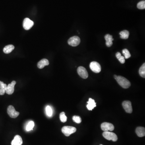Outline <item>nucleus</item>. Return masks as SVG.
Returning <instances> with one entry per match:
<instances>
[{
  "label": "nucleus",
  "mask_w": 145,
  "mask_h": 145,
  "mask_svg": "<svg viewBox=\"0 0 145 145\" xmlns=\"http://www.w3.org/2000/svg\"><path fill=\"white\" fill-rule=\"evenodd\" d=\"M114 78L117 81L119 84L123 88H128L131 86V84L130 81L123 77L115 75Z\"/></svg>",
  "instance_id": "nucleus-1"
},
{
  "label": "nucleus",
  "mask_w": 145,
  "mask_h": 145,
  "mask_svg": "<svg viewBox=\"0 0 145 145\" xmlns=\"http://www.w3.org/2000/svg\"><path fill=\"white\" fill-rule=\"evenodd\" d=\"M62 132L66 136H69L76 131V128L72 126H64L62 128Z\"/></svg>",
  "instance_id": "nucleus-2"
},
{
  "label": "nucleus",
  "mask_w": 145,
  "mask_h": 145,
  "mask_svg": "<svg viewBox=\"0 0 145 145\" xmlns=\"http://www.w3.org/2000/svg\"><path fill=\"white\" fill-rule=\"evenodd\" d=\"M103 136L108 140H112L113 142H116L118 137L116 134L109 131H104L103 134Z\"/></svg>",
  "instance_id": "nucleus-3"
},
{
  "label": "nucleus",
  "mask_w": 145,
  "mask_h": 145,
  "mask_svg": "<svg viewBox=\"0 0 145 145\" xmlns=\"http://www.w3.org/2000/svg\"><path fill=\"white\" fill-rule=\"evenodd\" d=\"M7 112L10 117L12 118H16L19 115V112L16 111L15 108L12 105H10L8 106Z\"/></svg>",
  "instance_id": "nucleus-4"
},
{
  "label": "nucleus",
  "mask_w": 145,
  "mask_h": 145,
  "mask_svg": "<svg viewBox=\"0 0 145 145\" xmlns=\"http://www.w3.org/2000/svg\"><path fill=\"white\" fill-rule=\"evenodd\" d=\"M81 40L80 38L77 36H74L69 39L68 41V44L72 46H76L79 45Z\"/></svg>",
  "instance_id": "nucleus-5"
},
{
  "label": "nucleus",
  "mask_w": 145,
  "mask_h": 145,
  "mask_svg": "<svg viewBox=\"0 0 145 145\" xmlns=\"http://www.w3.org/2000/svg\"><path fill=\"white\" fill-rule=\"evenodd\" d=\"M91 70L95 73H99L101 70V67L100 64L96 61L91 62L90 65Z\"/></svg>",
  "instance_id": "nucleus-6"
},
{
  "label": "nucleus",
  "mask_w": 145,
  "mask_h": 145,
  "mask_svg": "<svg viewBox=\"0 0 145 145\" xmlns=\"http://www.w3.org/2000/svg\"><path fill=\"white\" fill-rule=\"evenodd\" d=\"M101 129L104 131H112L115 129V127L112 124L109 122H103L101 125Z\"/></svg>",
  "instance_id": "nucleus-7"
},
{
  "label": "nucleus",
  "mask_w": 145,
  "mask_h": 145,
  "mask_svg": "<svg viewBox=\"0 0 145 145\" xmlns=\"http://www.w3.org/2000/svg\"><path fill=\"white\" fill-rule=\"evenodd\" d=\"M34 25V22L28 18H25L23 21V27L25 30H30Z\"/></svg>",
  "instance_id": "nucleus-8"
},
{
  "label": "nucleus",
  "mask_w": 145,
  "mask_h": 145,
  "mask_svg": "<svg viewBox=\"0 0 145 145\" xmlns=\"http://www.w3.org/2000/svg\"><path fill=\"white\" fill-rule=\"evenodd\" d=\"M77 73L78 75L83 79H87L88 77V74L87 72V70L84 67H79L77 70Z\"/></svg>",
  "instance_id": "nucleus-9"
},
{
  "label": "nucleus",
  "mask_w": 145,
  "mask_h": 145,
  "mask_svg": "<svg viewBox=\"0 0 145 145\" xmlns=\"http://www.w3.org/2000/svg\"><path fill=\"white\" fill-rule=\"evenodd\" d=\"M122 107L124 109L126 112L128 113H132L133 111L131 103L130 101H124L122 103Z\"/></svg>",
  "instance_id": "nucleus-10"
},
{
  "label": "nucleus",
  "mask_w": 145,
  "mask_h": 145,
  "mask_svg": "<svg viewBox=\"0 0 145 145\" xmlns=\"http://www.w3.org/2000/svg\"><path fill=\"white\" fill-rule=\"evenodd\" d=\"M16 83V82L13 81L11 83L9 84L5 89V92L9 95L12 94L14 92V87Z\"/></svg>",
  "instance_id": "nucleus-11"
},
{
  "label": "nucleus",
  "mask_w": 145,
  "mask_h": 145,
  "mask_svg": "<svg viewBox=\"0 0 145 145\" xmlns=\"http://www.w3.org/2000/svg\"><path fill=\"white\" fill-rule=\"evenodd\" d=\"M23 140L22 137L19 135H16L12 142V145H22Z\"/></svg>",
  "instance_id": "nucleus-12"
},
{
  "label": "nucleus",
  "mask_w": 145,
  "mask_h": 145,
  "mask_svg": "<svg viewBox=\"0 0 145 145\" xmlns=\"http://www.w3.org/2000/svg\"><path fill=\"white\" fill-rule=\"evenodd\" d=\"M105 40H106V46L109 47L112 46V41L114 40V39L112 38V36L110 35V34H106L104 36Z\"/></svg>",
  "instance_id": "nucleus-13"
},
{
  "label": "nucleus",
  "mask_w": 145,
  "mask_h": 145,
  "mask_svg": "<svg viewBox=\"0 0 145 145\" xmlns=\"http://www.w3.org/2000/svg\"><path fill=\"white\" fill-rule=\"evenodd\" d=\"M49 62L48 60L45 58H44L38 62L37 66L39 69H43L45 66L49 65Z\"/></svg>",
  "instance_id": "nucleus-14"
},
{
  "label": "nucleus",
  "mask_w": 145,
  "mask_h": 145,
  "mask_svg": "<svg viewBox=\"0 0 145 145\" xmlns=\"http://www.w3.org/2000/svg\"><path fill=\"white\" fill-rule=\"evenodd\" d=\"M136 133L139 137H143L145 136V129L143 127H137L136 129Z\"/></svg>",
  "instance_id": "nucleus-15"
},
{
  "label": "nucleus",
  "mask_w": 145,
  "mask_h": 145,
  "mask_svg": "<svg viewBox=\"0 0 145 145\" xmlns=\"http://www.w3.org/2000/svg\"><path fill=\"white\" fill-rule=\"evenodd\" d=\"M87 108L89 110H92L94 107L96 106V103L94 100L92 98H89L88 101L87 102Z\"/></svg>",
  "instance_id": "nucleus-16"
},
{
  "label": "nucleus",
  "mask_w": 145,
  "mask_h": 145,
  "mask_svg": "<svg viewBox=\"0 0 145 145\" xmlns=\"http://www.w3.org/2000/svg\"><path fill=\"white\" fill-rule=\"evenodd\" d=\"M15 49V47L13 45L10 44L5 46L3 49V52L5 54H9L12 52Z\"/></svg>",
  "instance_id": "nucleus-17"
},
{
  "label": "nucleus",
  "mask_w": 145,
  "mask_h": 145,
  "mask_svg": "<svg viewBox=\"0 0 145 145\" xmlns=\"http://www.w3.org/2000/svg\"><path fill=\"white\" fill-rule=\"evenodd\" d=\"M120 37L122 39H127L130 35V32L128 31L125 30L119 33Z\"/></svg>",
  "instance_id": "nucleus-18"
},
{
  "label": "nucleus",
  "mask_w": 145,
  "mask_h": 145,
  "mask_svg": "<svg viewBox=\"0 0 145 145\" xmlns=\"http://www.w3.org/2000/svg\"><path fill=\"white\" fill-rule=\"evenodd\" d=\"M7 87L6 84L0 81V95H3L5 93V89Z\"/></svg>",
  "instance_id": "nucleus-19"
},
{
  "label": "nucleus",
  "mask_w": 145,
  "mask_h": 145,
  "mask_svg": "<svg viewBox=\"0 0 145 145\" xmlns=\"http://www.w3.org/2000/svg\"><path fill=\"white\" fill-rule=\"evenodd\" d=\"M139 74L142 77H145V63H144L139 69Z\"/></svg>",
  "instance_id": "nucleus-20"
},
{
  "label": "nucleus",
  "mask_w": 145,
  "mask_h": 145,
  "mask_svg": "<svg viewBox=\"0 0 145 145\" xmlns=\"http://www.w3.org/2000/svg\"><path fill=\"white\" fill-rule=\"evenodd\" d=\"M34 126V122L30 121L28 122V123L26 126V130L27 131H29L33 130V128Z\"/></svg>",
  "instance_id": "nucleus-21"
},
{
  "label": "nucleus",
  "mask_w": 145,
  "mask_h": 145,
  "mask_svg": "<svg viewBox=\"0 0 145 145\" xmlns=\"http://www.w3.org/2000/svg\"><path fill=\"white\" fill-rule=\"evenodd\" d=\"M122 52L123 55H124L125 58L127 59V58H130L131 57V55L130 52L127 49H124L123 50Z\"/></svg>",
  "instance_id": "nucleus-22"
},
{
  "label": "nucleus",
  "mask_w": 145,
  "mask_h": 145,
  "mask_svg": "<svg viewBox=\"0 0 145 145\" xmlns=\"http://www.w3.org/2000/svg\"><path fill=\"white\" fill-rule=\"evenodd\" d=\"M60 119L61 121L63 122H65L67 121V117L65 115V112H61L60 114Z\"/></svg>",
  "instance_id": "nucleus-23"
},
{
  "label": "nucleus",
  "mask_w": 145,
  "mask_h": 145,
  "mask_svg": "<svg viewBox=\"0 0 145 145\" xmlns=\"http://www.w3.org/2000/svg\"><path fill=\"white\" fill-rule=\"evenodd\" d=\"M46 114L49 116H51L52 115V110L50 106H48L46 108Z\"/></svg>",
  "instance_id": "nucleus-24"
},
{
  "label": "nucleus",
  "mask_w": 145,
  "mask_h": 145,
  "mask_svg": "<svg viewBox=\"0 0 145 145\" xmlns=\"http://www.w3.org/2000/svg\"><path fill=\"white\" fill-rule=\"evenodd\" d=\"M137 7L139 9H143L145 8V1H144L139 2L137 4Z\"/></svg>",
  "instance_id": "nucleus-25"
},
{
  "label": "nucleus",
  "mask_w": 145,
  "mask_h": 145,
  "mask_svg": "<svg viewBox=\"0 0 145 145\" xmlns=\"http://www.w3.org/2000/svg\"><path fill=\"white\" fill-rule=\"evenodd\" d=\"M73 120L77 123H80L82 122V119L78 116H74L73 117Z\"/></svg>",
  "instance_id": "nucleus-26"
},
{
  "label": "nucleus",
  "mask_w": 145,
  "mask_h": 145,
  "mask_svg": "<svg viewBox=\"0 0 145 145\" xmlns=\"http://www.w3.org/2000/svg\"><path fill=\"white\" fill-rule=\"evenodd\" d=\"M120 63L122 64H124L125 63V58L123 56H121V57L118 59Z\"/></svg>",
  "instance_id": "nucleus-27"
},
{
  "label": "nucleus",
  "mask_w": 145,
  "mask_h": 145,
  "mask_svg": "<svg viewBox=\"0 0 145 145\" xmlns=\"http://www.w3.org/2000/svg\"><path fill=\"white\" fill-rule=\"evenodd\" d=\"M121 55L120 52H117L116 54V58H117L118 59H119L121 57Z\"/></svg>",
  "instance_id": "nucleus-28"
},
{
  "label": "nucleus",
  "mask_w": 145,
  "mask_h": 145,
  "mask_svg": "<svg viewBox=\"0 0 145 145\" xmlns=\"http://www.w3.org/2000/svg\"></svg>",
  "instance_id": "nucleus-29"
}]
</instances>
